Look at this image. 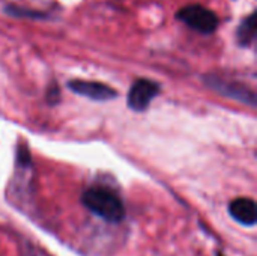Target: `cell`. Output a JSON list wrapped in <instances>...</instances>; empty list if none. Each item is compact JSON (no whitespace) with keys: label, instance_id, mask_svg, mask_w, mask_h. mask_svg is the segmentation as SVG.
<instances>
[{"label":"cell","instance_id":"7a4b0ae2","mask_svg":"<svg viewBox=\"0 0 257 256\" xmlns=\"http://www.w3.org/2000/svg\"><path fill=\"white\" fill-rule=\"evenodd\" d=\"M176 17L188 27L203 35H209L218 27V17L212 11L200 5H188L179 9Z\"/></svg>","mask_w":257,"mask_h":256},{"label":"cell","instance_id":"5b68a950","mask_svg":"<svg viewBox=\"0 0 257 256\" xmlns=\"http://www.w3.org/2000/svg\"><path fill=\"white\" fill-rule=\"evenodd\" d=\"M68 88L81 97H86L89 100L95 101H108L117 97V92L99 81H87V80H71L68 83Z\"/></svg>","mask_w":257,"mask_h":256},{"label":"cell","instance_id":"52a82bcc","mask_svg":"<svg viewBox=\"0 0 257 256\" xmlns=\"http://www.w3.org/2000/svg\"><path fill=\"white\" fill-rule=\"evenodd\" d=\"M238 36V42L244 47H248L253 44L254 38H256V14H250L238 27L236 32Z\"/></svg>","mask_w":257,"mask_h":256},{"label":"cell","instance_id":"3957f363","mask_svg":"<svg viewBox=\"0 0 257 256\" xmlns=\"http://www.w3.org/2000/svg\"><path fill=\"white\" fill-rule=\"evenodd\" d=\"M206 84L217 91L218 94L224 95V97H229V98H233V100H239L242 103H247L250 104L251 107L256 106V94L253 89H250L247 84H241V83H235V81H227V80H223L217 75H208L205 78Z\"/></svg>","mask_w":257,"mask_h":256},{"label":"cell","instance_id":"30bf717a","mask_svg":"<svg viewBox=\"0 0 257 256\" xmlns=\"http://www.w3.org/2000/svg\"><path fill=\"white\" fill-rule=\"evenodd\" d=\"M217 256H224V255H221V253H217Z\"/></svg>","mask_w":257,"mask_h":256},{"label":"cell","instance_id":"8992f818","mask_svg":"<svg viewBox=\"0 0 257 256\" xmlns=\"http://www.w3.org/2000/svg\"><path fill=\"white\" fill-rule=\"evenodd\" d=\"M229 213L232 217L245 226H253L256 223V204L250 198H238L230 202Z\"/></svg>","mask_w":257,"mask_h":256},{"label":"cell","instance_id":"9c48e42d","mask_svg":"<svg viewBox=\"0 0 257 256\" xmlns=\"http://www.w3.org/2000/svg\"><path fill=\"white\" fill-rule=\"evenodd\" d=\"M47 98H48V101H50V103H53V104L56 103V100L59 98V89H57V86L50 88V92H48Z\"/></svg>","mask_w":257,"mask_h":256},{"label":"cell","instance_id":"6da1fadb","mask_svg":"<svg viewBox=\"0 0 257 256\" xmlns=\"http://www.w3.org/2000/svg\"><path fill=\"white\" fill-rule=\"evenodd\" d=\"M83 205L107 222H120L125 217V207L120 198L105 187H90L81 196Z\"/></svg>","mask_w":257,"mask_h":256},{"label":"cell","instance_id":"ba28073f","mask_svg":"<svg viewBox=\"0 0 257 256\" xmlns=\"http://www.w3.org/2000/svg\"><path fill=\"white\" fill-rule=\"evenodd\" d=\"M18 158H20L21 163H29V161H30V154H29V151H27L24 146L20 148V151H18Z\"/></svg>","mask_w":257,"mask_h":256},{"label":"cell","instance_id":"277c9868","mask_svg":"<svg viewBox=\"0 0 257 256\" xmlns=\"http://www.w3.org/2000/svg\"><path fill=\"white\" fill-rule=\"evenodd\" d=\"M161 88L157 81L148 78H139L133 83L128 92V106L136 112L146 110L154 98L160 94Z\"/></svg>","mask_w":257,"mask_h":256}]
</instances>
